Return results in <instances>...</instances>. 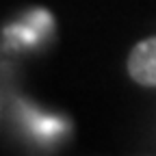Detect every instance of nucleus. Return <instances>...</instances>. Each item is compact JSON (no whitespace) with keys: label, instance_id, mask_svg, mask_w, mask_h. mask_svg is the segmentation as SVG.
<instances>
[{"label":"nucleus","instance_id":"f257e3e1","mask_svg":"<svg viewBox=\"0 0 156 156\" xmlns=\"http://www.w3.org/2000/svg\"><path fill=\"white\" fill-rule=\"evenodd\" d=\"M128 74L143 87H156V37L143 39L130 50Z\"/></svg>","mask_w":156,"mask_h":156},{"label":"nucleus","instance_id":"f03ea898","mask_svg":"<svg viewBox=\"0 0 156 156\" xmlns=\"http://www.w3.org/2000/svg\"><path fill=\"white\" fill-rule=\"evenodd\" d=\"M24 124L28 128V132H33L39 139H54V136H61V132L65 130V122L61 117H54V115H44V113H37V111H24Z\"/></svg>","mask_w":156,"mask_h":156},{"label":"nucleus","instance_id":"7ed1b4c3","mask_svg":"<svg viewBox=\"0 0 156 156\" xmlns=\"http://www.w3.org/2000/svg\"><path fill=\"white\" fill-rule=\"evenodd\" d=\"M5 35H7V41L11 46H17V48H30V46H37L41 41V33L37 28H33L28 22L26 24H13L9 28H5Z\"/></svg>","mask_w":156,"mask_h":156},{"label":"nucleus","instance_id":"20e7f679","mask_svg":"<svg viewBox=\"0 0 156 156\" xmlns=\"http://www.w3.org/2000/svg\"><path fill=\"white\" fill-rule=\"evenodd\" d=\"M26 22H28L33 28H37L41 35H46V33L52 28V15H50L46 9H35V11H30V13L26 15Z\"/></svg>","mask_w":156,"mask_h":156}]
</instances>
